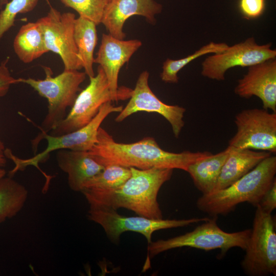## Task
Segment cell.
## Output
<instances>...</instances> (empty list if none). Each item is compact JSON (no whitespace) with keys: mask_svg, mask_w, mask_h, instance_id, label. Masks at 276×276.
<instances>
[{"mask_svg":"<svg viewBox=\"0 0 276 276\" xmlns=\"http://www.w3.org/2000/svg\"><path fill=\"white\" fill-rule=\"evenodd\" d=\"M9 58L7 57L0 65V97L7 94L11 84H15V79L11 76L6 66Z\"/></svg>","mask_w":276,"mask_h":276,"instance_id":"cell-29","label":"cell"},{"mask_svg":"<svg viewBox=\"0 0 276 276\" xmlns=\"http://www.w3.org/2000/svg\"><path fill=\"white\" fill-rule=\"evenodd\" d=\"M239 8L243 17L248 19L260 17L265 8V0H240Z\"/></svg>","mask_w":276,"mask_h":276,"instance_id":"cell-27","label":"cell"},{"mask_svg":"<svg viewBox=\"0 0 276 276\" xmlns=\"http://www.w3.org/2000/svg\"><path fill=\"white\" fill-rule=\"evenodd\" d=\"M111 1H112V0H108V3L110 2Z\"/></svg>","mask_w":276,"mask_h":276,"instance_id":"cell-34","label":"cell"},{"mask_svg":"<svg viewBox=\"0 0 276 276\" xmlns=\"http://www.w3.org/2000/svg\"><path fill=\"white\" fill-rule=\"evenodd\" d=\"M120 100L125 99L111 91L106 76L99 65L97 75L89 78V84L78 94L68 113L48 133L58 136L78 130L96 117L104 103Z\"/></svg>","mask_w":276,"mask_h":276,"instance_id":"cell-8","label":"cell"},{"mask_svg":"<svg viewBox=\"0 0 276 276\" xmlns=\"http://www.w3.org/2000/svg\"><path fill=\"white\" fill-rule=\"evenodd\" d=\"M75 19L74 13H61L51 7L47 15L37 20L42 30L47 49L60 57L66 70L82 68L74 39Z\"/></svg>","mask_w":276,"mask_h":276,"instance_id":"cell-12","label":"cell"},{"mask_svg":"<svg viewBox=\"0 0 276 276\" xmlns=\"http://www.w3.org/2000/svg\"><path fill=\"white\" fill-rule=\"evenodd\" d=\"M111 101L104 103L100 108L96 117L86 125L73 132L58 136H53L49 133L41 132L32 143L33 147L36 150L39 142L45 139L47 141L46 149L34 157L22 159L10 153L8 158L15 164V168L11 171L14 174L18 170L29 165H36L38 162L46 159L49 154L60 149H69L76 151L90 150L97 142V133L100 125L106 118L113 112H120L123 109L122 106L113 105Z\"/></svg>","mask_w":276,"mask_h":276,"instance_id":"cell-7","label":"cell"},{"mask_svg":"<svg viewBox=\"0 0 276 276\" xmlns=\"http://www.w3.org/2000/svg\"><path fill=\"white\" fill-rule=\"evenodd\" d=\"M96 26L94 21L81 16L75 21L74 39L78 58L89 78L95 75L93 64L94 52L98 41Z\"/></svg>","mask_w":276,"mask_h":276,"instance_id":"cell-20","label":"cell"},{"mask_svg":"<svg viewBox=\"0 0 276 276\" xmlns=\"http://www.w3.org/2000/svg\"><path fill=\"white\" fill-rule=\"evenodd\" d=\"M130 175L131 170L129 167L117 164L107 165L101 172L85 183L83 190L116 189L123 185Z\"/></svg>","mask_w":276,"mask_h":276,"instance_id":"cell-24","label":"cell"},{"mask_svg":"<svg viewBox=\"0 0 276 276\" xmlns=\"http://www.w3.org/2000/svg\"><path fill=\"white\" fill-rule=\"evenodd\" d=\"M149 73L145 71L139 75L130 100L116 117V122L124 121L131 114L140 111L155 112L165 118L170 124L173 133L178 138L185 125L183 120L186 109L177 105H168L160 100L148 84Z\"/></svg>","mask_w":276,"mask_h":276,"instance_id":"cell-13","label":"cell"},{"mask_svg":"<svg viewBox=\"0 0 276 276\" xmlns=\"http://www.w3.org/2000/svg\"><path fill=\"white\" fill-rule=\"evenodd\" d=\"M275 174L276 156L271 155L228 187L202 194L197 200L196 206L213 217L227 215L243 202L256 207L275 179Z\"/></svg>","mask_w":276,"mask_h":276,"instance_id":"cell-3","label":"cell"},{"mask_svg":"<svg viewBox=\"0 0 276 276\" xmlns=\"http://www.w3.org/2000/svg\"><path fill=\"white\" fill-rule=\"evenodd\" d=\"M228 47L224 42H211L184 58L177 60L167 58L163 62L160 78L166 83H176L178 81V73L189 63L204 55L222 52Z\"/></svg>","mask_w":276,"mask_h":276,"instance_id":"cell-23","label":"cell"},{"mask_svg":"<svg viewBox=\"0 0 276 276\" xmlns=\"http://www.w3.org/2000/svg\"><path fill=\"white\" fill-rule=\"evenodd\" d=\"M238 80L235 94L241 98L258 97L265 109L276 113V59H270L247 67Z\"/></svg>","mask_w":276,"mask_h":276,"instance_id":"cell-15","label":"cell"},{"mask_svg":"<svg viewBox=\"0 0 276 276\" xmlns=\"http://www.w3.org/2000/svg\"><path fill=\"white\" fill-rule=\"evenodd\" d=\"M163 6L154 0H112L109 2L103 13L101 23L109 34L124 39L126 34L123 27L130 17H144L150 24L155 23V16L161 13Z\"/></svg>","mask_w":276,"mask_h":276,"instance_id":"cell-16","label":"cell"},{"mask_svg":"<svg viewBox=\"0 0 276 276\" xmlns=\"http://www.w3.org/2000/svg\"><path fill=\"white\" fill-rule=\"evenodd\" d=\"M229 147L228 155L211 192L231 185L264 158L271 155V153L264 151H256L252 149Z\"/></svg>","mask_w":276,"mask_h":276,"instance_id":"cell-18","label":"cell"},{"mask_svg":"<svg viewBox=\"0 0 276 276\" xmlns=\"http://www.w3.org/2000/svg\"><path fill=\"white\" fill-rule=\"evenodd\" d=\"M257 206L269 213H271L275 209L276 178L265 192Z\"/></svg>","mask_w":276,"mask_h":276,"instance_id":"cell-28","label":"cell"},{"mask_svg":"<svg viewBox=\"0 0 276 276\" xmlns=\"http://www.w3.org/2000/svg\"><path fill=\"white\" fill-rule=\"evenodd\" d=\"M241 266L249 276L276 275L275 218L256 206L251 234Z\"/></svg>","mask_w":276,"mask_h":276,"instance_id":"cell-6","label":"cell"},{"mask_svg":"<svg viewBox=\"0 0 276 276\" xmlns=\"http://www.w3.org/2000/svg\"><path fill=\"white\" fill-rule=\"evenodd\" d=\"M38 0H11L0 12V40L4 34L14 26L18 14H24L33 10ZM50 5L49 0H45Z\"/></svg>","mask_w":276,"mask_h":276,"instance_id":"cell-25","label":"cell"},{"mask_svg":"<svg viewBox=\"0 0 276 276\" xmlns=\"http://www.w3.org/2000/svg\"><path fill=\"white\" fill-rule=\"evenodd\" d=\"M88 152L104 166L117 164L142 170L158 168L186 172L191 164L211 154L205 151L169 152L162 149L152 137L129 144L118 143L101 127L98 131L97 142Z\"/></svg>","mask_w":276,"mask_h":276,"instance_id":"cell-1","label":"cell"},{"mask_svg":"<svg viewBox=\"0 0 276 276\" xmlns=\"http://www.w3.org/2000/svg\"><path fill=\"white\" fill-rule=\"evenodd\" d=\"M130 168V177L123 185L116 189H84L81 192L89 207L116 211L124 208L134 212L139 216L149 219H163L157 201V195L163 185L171 179L173 169Z\"/></svg>","mask_w":276,"mask_h":276,"instance_id":"cell-2","label":"cell"},{"mask_svg":"<svg viewBox=\"0 0 276 276\" xmlns=\"http://www.w3.org/2000/svg\"><path fill=\"white\" fill-rule=\"evenodd\" d=\"M250 234L251 228L233 233L224 232L218 225L216 217H214L190 232L166 240L151 241L148 245V257L152 258L162 252L182 247L206 251L219 249L222 255L233 247L245 250Z\"/></svg>","mask_w":276,"mask_h":276,"instance_id":"cell-5","label":"cell"},{"mask_svg":"<svg viewBox=\"0 0 276 276\" xmlns=\"http://www.w3.org/2000/svg\"><path fill=\"white\" fill-rule=\"evenodd\" d=\"M56 157L59 168L67 174L69 187L75 192H81L85 183L104 168L88 151L60 149Z\"/></svg>","mask_w":276,"mask_h":276,"instance_id":"cell-17","label":"cell"},{"mask_svg":"<svg viewBox=\"0 0 276 276\" xmlns=\"http://www.w3.org/2000/svg\"><path fill=\"white\" fill-rule=\"evenodd\" d=\"M237 132L228 146L276 152V113L260 108L244 109L236 114Z\"/></svg>","mask_w":276,"mask_h":276,"instance_id":"cell-10","label":"cell"},{"mask_svg":"<svg viewBox=\"0 0 276 276\" xmlns=\"http://www.w3.org/2000/svg\"><path fill=\"white\" fill-rule=\"evenodd\" d=\"M142 44L138 39L126 40L117 38L110 34H103L97 56L94 58V63L102 68L111 91L125 100L130 98L132 89L118 86L119 74L121 67L129 62Z\"/></svg>","mask_w":276,"mask_h":276,"instance_id":"cell-14","label":"cell"},{"mask_svg":"<svg viewBox=\"0 0 276 276\" xmlns=\"http://www.w3.org/2000/svg\"><path fill=\"white\" fill-rule=\"evenodd\" d=\"M45 77L44 79L18 78L15 83H23L32 87L38 94L47 99L48 112L38 128L41 132L48 133L67 115L66 109L71 107L80 91V85L85 80V73L78 70H66L53 77L52 69L42 66Z\"/></svg>","mask_w":276,"mask_h":276,"instance_id":"cell-4","label":"cell"},{"mask_svg":"<svg viewBox=\"0 0 276 276\" xmlns=\"http://www.w3.org/2000/svg\"><path fill=\"white\" fill-rule=\"evenodd\" d=\"M14 52L20 60L29 63L48 52L38 23L29 22L19 29L13 41Z\"/></svg>","mask_w":276,"mask_h":276,"instance_id":"cell-21","label":"cell"},{"mask_svg":"<svg viewBox=\"0 0 276 276\" xmlns=\"http://www.w3.org/2000/svg\"><path fill=\"white\" fill-rule=\"evenodd\" d=\"M28 191L9 176L0 180V223L14 217L23 208Z\"/></svg>","mask_w":276,"mask_h":276,"instance_id":"cell-22","label":"cell"},{"mask_svg":"<svg viewBox=\"0 0 276 276\" xmlns=\"http://www.w3.org/2000/svg\"><path fill=\"white\" fill-rule=\"evenodd\" d=\"M6 171L5 169L0 168V180L5 177Z\"/></svg>","mask_w":276,"mask_h":276,"instance_id":"cell-31","label":"cell"},{"mask_svg":"<svg viewBox=\"0 0 276 276\" xmlns=\"http://www.w3.org/2000/svg\"><path fill=\"white\" fill-rule=\"evenodd\" d=\"M66 7L72 8L83 16L101 24L103 12L108 3V0H60Z\"/></svg>","mask_w":276,"mask_h":276,"instance_id":"cell-26","label":"cell"},{"mask_svg":"<svg viewBox=\"0 0 276 276\" xmlns=\"http://www.w3.org/2000/svg\"><path fill=\"white\" fill-rule=\"evenodd\" d=\"M271 43L260 45L254 37L228 46L222 52L212 54L201 64V75L210 79L223 81L226 72L236 66L248 67L275 58L276 50Z\"/></svg>","mask_w":276,"mask_h":276,"instance_id":"cell-11","label":"cell"},{"mask_svg":"<svg viewBox=\"0 0 276 276\" xmlns=\"http://www.w3.org/2000/svg\"><path fill=\"white\" fill-rule=\"evenodd\" d=\"M7 164L6 157L3 153H0V167H4Z\"/></svg>","mask_w":276,"mask_h":276,"instance_id":"cell-30","label":"cell"},{"mask_svg":"<svg viewBox=\"0 0 276 276\" xmlns=\"http://www.w3.org/2000/svg\"><path fill=\"white\" fill-rule=\"evenodd\" d=\"M5 149V145L3 142L2 141V140L0 139V153H3Z\"/></svg>","mask_w":276,"mask_h":276,"instance_id":"cell-32","label":"cell"},{"mask_svg":"<svg viewBox=\"0 0 276 276\" xmlns=\"http://www.w3.org/2000/svg\"><path fill=\"white\" fill-rule=\"evenodd\" d=\"M87 218L101 225L108 238L117 244L119 242L120 236L125 232L140 233L145 237L149 244L155 231L186 226L210 219L204 217L179 220L152 219L139 215L125 216L119 214L116 210L97 207H89Z\"/></svg>","mask_w":276,"mask_h":276,"instance_id":"cell-9","label":"cell"},{"mask_svg":"<svg viewBox=\"0 0 276 276\" xmlns=\"http://www.w3.org/2000/svg\"><path fill=\"white\" fill-rule=\"evenodd\" d=\"M229 151L225 150L215 154L212 153L191 164L187 172L202 194L211 193L218 178Z\"/></svg>","mask_w":276,"mask_h":276,"instance_id":"cell-19","label":"cell"},{"mask_svg":"<svg viewBox=\"0 0 276 276\" xmlns=\"http://www.w3.org/2000/svg\"><path fill=\"white\" fill-rule=\"evenodd\" d=\"M8 2V0H0V8H1L2 7L6 5Z\"/></svg>","mask_w":276,"mask_h":276,"instance_id":"cell-33","label":"cell"}]
</instances>
